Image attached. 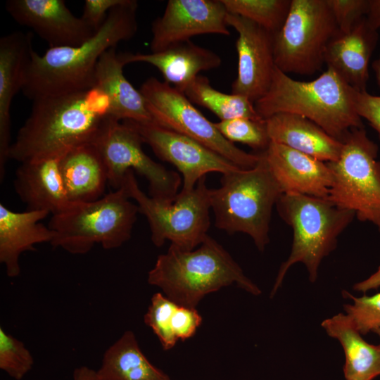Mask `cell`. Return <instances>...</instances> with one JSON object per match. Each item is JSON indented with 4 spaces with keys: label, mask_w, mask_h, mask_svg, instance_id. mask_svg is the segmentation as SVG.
I'll list each match as a JSON object with an SVG mask.
<instances>
[{
    "label": "cell",
    "mask_w": 380,
    "mask_h": 380,
    "mask_svg": "<svg viewBox=\"0 0 380 380\" xmlns=\"http://www.w3.org/2000/svg\"><path fill=\"white\" fill-rule=\"evenodd\" d=\"M33 357L24 343L0 327V369L21 380L32 368Z\"/></svg>",
    "instance_id": "1f68e13d"
},
{
    "label": "cell",
    "mask_w": 380,
    "mask_h": 380,
    "mask_svg": "<svg viewBox=\"0 0 380 380\" xmlns=\"http://www.w3.org/2000/svg\"><path fill=\"white\" fill-rule=\"evenodd\" d=\"M338 30L346 33L367 16L369 0H327Z\"/></svg>",
    "instance_id": "836d02e7"
},
{
    "label": "cell",
    "mask_w": 380,
    "mask_h": 380,
    "mask_svg": "<svg viewBox=\"0 0 380 380\" xmlns=\"http://www.w3.org/2000/svg\"><path fill=\"white\" fill-rule=\"evenodd\" d=\"M276 206L281 218L291 227L293 237L291 253L279 268L271 297L296 262L305 265L310 281L315 282L322 259L336 248L338 236L355 216L327 198L299 194H282Z\"/></svg>",
    "instance_id": "8992f818"
},
{
    "label": "cell",
    "mask_w": 380,
    "mask_h": 380,
    "mask_svg": "<svg viewBox=\"0 0 380 380\" xmlns=\"http://www.w3.org/2000/svg\"><path fill=\"white\" fill-rule=\"evenodd\" d=\"M380 287V266L376 272L372 274L367 279L356 283L353 286V289L357 291L367 292L372 289H377Z\"/></svg>",
    "instance_id": "74e56055"
},
{
    "label": "cell",
    "mask_w": 380,
    "mask_h": 380,
    "mask_svg": "<svg viewBox=\"0 0 380 380\" xmlns=\"http://www.w3.org/2000/svg\"><path fill=\"white\" fill-rule=\"evenodd\" d=\"M32 32H13L0 39V179H4L11 145V106L22 90L34 51Z\"/></svg>",
    "instance_id": "e0dca14e"
},
{
    "label": "cell",
    "mask_w": 380,
    "mask_h": 380,
    "mask_svg": "<svg viewBox=\"0 0 380 380\" xmlns=\"http://www.w3.org/2000/svg\"><path fill=\"white\" fill-rule=\"evenodd\" d=\"M367 18L371 25L380 31V0H369V8Z\"/></svg>",
    "instance_id": "f35d334b"
},
{
    "label": "cell",
    "mask_w": 380,
    "mask_h": 380,
    "mask_svg": "<svg viewBox=\"0 0 380 380\" xmlns=\"http://www.w3.org/2000/svg\"><path fill=\"white\" fill-rule=\"evenodd\" d=\"M126 0H86L82 18L95 32L105 23L109 12Z\"/></svg>",
    "instance_id": "d590c367"
},
{
    "label": "cell",
    "mask_w": 380,
    "mask_h": 380,
    "mask_svg": "<svg viewBox=\"0 0 380 380\" xmlns=\"http://www.w3.org/2000/svg\"><path fill=\"white\" fill-rule=\"evenodd\" d=\"M355 106L358 115L376 130L380 141V96L372 95L367 90L357 91Z\"/></svg>",
    "instance_id": "8d00e7d4"
},
{
    "label": "cell",
    "mask_w": 380,
    "mask_h": 380,
    "mask_svg": "<svg viewBox=\"0 0 380 380\" xmlns=\"http://www.w3.org/2000/svg\"><path fill=\"white\" fill-rule=\"evenodd\" d=\"M374 332H375L376 334H377L379 335V338H380V329L376 330ZM379 345H380V344H379Z\"/></svg>",
    "instance_id": "b9f144b4"
},
{
    "label": "cell",
    "mask_w": 380,
    "mask_h": 380,
    "mask_svg": "<svg viewBox=\"0 0 380 380\" xmlns=\"http://www.w3.org/2000/svg\"><path fill=\"white\" fill-rule=\"evenodd\" d=\"M6 10L15 22L46 41L49 48L77 46L95 33L63 0H8Z\"/></svg>",
    "instance_id": "2e32d148"
},
{
    "label": "cell",
    "mask_w": 380,
    "mask_h": 380,
    "mask_svg": "<svg viewBox=\"0 0 380 380\" xmlns=\"http://www.w3.org/2000/svg\"><path fill=\"white\" fill-rule=\"evenodd\" d=\"M184 94L191 103L206 108L220 120L236 118L263 119L257 113L254 103L248 98L216 90L210 85L209 80L203 75H198L187 86Z\"/></svg>",
    "instance_id": "83f0119b"
},
{
    "label": "cell",
    "mask_w": 380,
    "mask_h": 380,
    "mask_svg": "<svg viewBox=\"0 0 380 380\" xmlns=\"http://www.w3.org/2000/svg\"><path fill=\"white\" fill-rule=\"evenodd\" d=\"M372 67L375 75L376 84L380 89V54L379 57L373 61Z\"/></svg>",
    "instance_id": "60d3db41"
},
{
    "label": "cell",
    "mask_w": 380,
    "mask_h": 380,
    "mask_svg": "<svg viewBox=\"0 0 380 380\" xmlns=\"http://www.w3.org/2000/svg\"><path fill=\"white\" fill-rule=\"evenodd\" d=\"M143 143L130 121L120 123L113 118L108 121L94 144L106 164L108 184L119 189L127 171L132 170L147 179L150 196L172 201L179 193L180 175L147 156L142 149Z\"/></svg>",
    "instance_id": "7c38bea8"
},
{
    "label": "cell",
    "mask_w": 380,
    "mask_h": 380,
    "mask_svg": "<svg viewBox=\"0 0 380 380\" xmlns=\"http://www.w3.org/2000/svg\"><path fill=\"white\" fill-rule=\"evenodd\" d=\"M227 25L239 34L236 42L238 55L237 75L232 93L255 103L268 91L276 68L274 35L258 24L227 13Z\"/></svg>",
    "instance_id": "5bb4252c"
},
{
    "label": "cell",
    "mask_w": 380,
    "mask_h": 380,
    "mask_svg": "<svg viewBox=\"0 0 380 380\" xmlns=\"http://www.w3.org/2000/svg\"><path fill=\"white\" fill-rule=\"evenodd\" d=\"M338 31L327 0H291L274 37L276 67L286 74L303 75L321 70L327 47Z\"/></svg>",
    "instance_id": "30bf717a"
},
{
    "label": "cell",
    "mask_w": 380,
    "mask_h": 380,
    "mask_svg": "<svg viewBox=\"0 0 380 380\" xmlns=\"http://www.w3.org/2000/svg\"><path fill=\"white\" fill-rule=\"evenodd\" d=\"M345 298L353 300V304L344 305V310L353 326L362 335L380 329V293L373 296L364 295L357 298L343 291Z\"/></svg>",
    "instance_id": "d6a6232c"
},
{
    "label": "cell",
    "mask_w": 380,
    "mask_h": 380,
    "mask_svg": "<svg viewBox=\"0 0 380 380\" xmlns=\"http://www.w3.org/2000/svg\"><path fill=\"white\" fill-rule=\"evenodd\" d=\"M221 0H169L152 23L151 52H158L203 34L229 35Z\"/></svg>",
    "instance_id": "9a60e30c"
},
{
    "label": "cell",
    "mask_w": 380,
    "mask_h": 380,
    "mask_svg": "<svg viewBox=\"0 0 380 380\" xmlns=\"http://www.w3.org/2000/svg\"><path fill=\"white\" fill-rule=\"evenodd\" d=\"M378 39V30L365 16L350 32H337L327 47L324 64L355 90L366 91L369 60Z\"/></svg>",
    "instance_id": "d6986e66"
},
{
    "label": "cell",
    "mask_w": 380,
    "mask_h": 380,
    "mask_svg": "<svg viewBox=\"0 0 380 380\" xmlns=\"http://www.w3.org/2000/svg\"><path fill=\"white\" fill-rule=\"evenodd\" d=\"M129 121V120H128ZM161 160L173 165L182 175V190H192L210 172L222 175L241 169L198 141L155 122L130 121Z\"/></svg>",
    "instance_id": "4fadbf2b"
},
{
    "label": "cell",
    "mask_w": 380,
    "mask_h": 380,
    "mask_svg": "<svg viewBox=\"0 0 380 380\" xmlns=\"http://www.w3.org/2000/svg\"><path fill=\"white\" fill-rule=\"evenodd\" d=\"M61 157L23 163L17 169L13 185L27 210L55 215L70 203L60 170Z\"/></svg>",
    "instance_id": "44dd1931"
},
{
    "label": "cell",
    "mask_w": 380,
    "mask_h": 380,
    "mask_svg": "<svg viewBox=\"0 0 380 380\" xmlns=\"http://www.w3.org/2000/svg\"><path fill=\"white\" fill-rule=\"evenodd\" d=\"M122 186L129 198L136 201L139 213L146 216L156 246H162L169 240L184 251H192L208 236L211 204L205 177L192 190H181L172 201L147 196L139 188L132 170L125 175Z\"/></svg>",
    "instance_id": "ba28073f"
},
{
    "label": "cell",
    "mask_w": 380,
    "mask_h": 380,
    "mask_svg": "<svg viewBox=\"0 0 380 380\" xmlns=\"http://www.w3.org/2000/svg\"><path fill=\"white\" fill-rule=\"evenodd\" d=\"M139 91L155 123L184 134L207 146L241 169H251L261 154L247 153L224 137L186 96L168 83L148 78Z\"/></svg>",
    "instance_id": "8fae6325"
},
{
    "label": "cell",
    "mask_w": 380,
    "mask_h": 380,
    "mask_svg": "<svg viewBox=\"0 0 380 380\" xmlns=\"http://www.w3.org/2000/svg\"><path fill=\"white\" fill-rule=\"evenodd\" d=\"M73 380H100L96 371L87 367L81 366L75 369Z\"/></svg>",
    "instance_id": "ab89813d"
},
{
    "label": "cell",
    "mask_w": 380,
    "mask_h": 380,
    "mask_svg": "<svg viewBox=\"0 0 380 380\" xmlns=\"http://www.w3.org/2000/svg\"><path fill=\"white\" fill-rule=\"evenodd\" d=\"M96 372L100 380H170L148 361L132 331L107 348Z\"/></svg>",
    "instance_id": "4316f807"
},
{
    "label": "cell",
    "mask_w": 380,
    "mask_h": 380,
    "mask_svg": "<svg viewBox=\"0 0 380 380\" xmlns=\"http://www.w3.org/2000/svg\"><path fill=\"white\" fill-rule=\"evenodd\" d=\"M115 48L107 50L99 58L95 72V87L108 96L113 119L153 122L144 96L124 75L125 65Z\"/></svg>",
    "instance_id": "cb8c5ba5"
},
{
    "label": "cell",
    "mask_w": 380,
    "mask_h": 380,
    "mask_svg": "<svg viewBox=\"0 0 380 380\" xmlns=\"http://www.w3.org/2000/svg\"><path fill=\"white\" fill-rule=\"evenodd\" d=\"M251 169H239L222 175L221 185L210 189L215 225L229 234L249 235L259 251L270 241L273 206L282 192L264 156Z\"/></svg>",
    "instance_id": "5b68a950"
},
{
    "label": "cell",
    "mask_w": 380,
    "mask_h": 380,
    "mask_svg": "<svg viewBox=\"0 0 380 380\" xmlns=\"http://www.w3.org/2000/svg\"><path fill=\"white\" fill-rule=\"evenodd\" d=\"M148 282L160 288L177 305L193 308L206 294L233 283L252 294L261 293L229 253L209 236L195 251L171 244L166 253L158 257Z\"/></svg>",
    "instance_id": "277c9868"
},
{
    "label": "cell",
    "mask_w": 380,
    "mask_h": 380,
    "mask_svg": "<svg viewBox=\"0 0 380 380\" xmlns=\"http://www.w3.org/2000/svg\"><path fill=\"white\" fill-rule=\"evenodd\" d=\"M49 214L41 210L15 212L0 204V262L8 277L20 274L19 258L23 252L53 240V230L39 222Z\"/></svg>",
    "instance_id": "7402d4cb"
},
{
    "label": "cell",
    "mask_w": 380,
    "mask_h": 380,
    "mask_svg": "<svg viewBox=\"0 0 380 380\" xmlns=\"http://www.w3.org/2000/svg\"><path fill=\"white\" fill-rule=\"evenodd\" d=\"M202 322V317L195 308L177 305L172 319V329L175 338L184 341L191 337Z\"/></svg>",
    "instance_id": "e575fe53"
},
{
    "label": "cell",
    "mask_w": 380,
    "mask_h": 380,
    "mask_svg": "<svg viewBox=\"0 0 380 380\" xmlns=\"http://www.w3.org/2000/svg\"><path fill=\"white\" fill-rule=\"evenodd\" d=\"M357 90L327 68L316 79L299 81L275 68L267 92L255 103L263 119L279 113L299 115L342 141L353 128H364L356 112Z\"/></svg>",
    "instance_id": "3957f363"
},
{
    "label": "cell",
    "mask_w": 380,
    "mask_h": 380,
    "mask_svg": "<svg viewBox=\"0 0 380 380\" xmlns=\"http://www.w3.org/2000/svg\"><path fill=\"white\" fill-rule=\"evenodd\" d=\"M120 54L125 65L141 62L156 67L165 82L183 93L200 72L217 68L222 63L216 53L198 46L191 40L158 52Z\"/></svg>",
    "instance_id": "ffe728a7"
},
{
    "label": "cell",
    "mask_w": 380,
    "mask_h": 380,
    "mask_svg": "<svg viewBox=\"0 0 380 380\" xmlns=\"http://www.w3.org/2000/svg\"><path fill=\"white\" fill-rule=\"evenodd\" d=\"M60 170L70 202L98 200L108 183L106 164L94 144L77 146L63 155Z\"/></svg>",
    "instance_id": "d4e9b609"
},
{
    "label": "cell",
    "mask_w": 380,
    "mask_h": 380,
    "mask_svg": "<svg viewBox=\"0 0 380 380\" xmlns=\"http://www.w3.org/2000/svg\"><path fill=\"white\" fill-rule=\"evenodd\" d=\"M137 7V1L126 0L113 8L103 25L81 45L49 48L43 55L34 51L23 93L34 101L94 87L103 53L136 34Z\"/></svg>",
    "instance_id": "7a4b0ae2"
},
{
    "label": "cell",
    "mask_w": 380,
    "mask_h": 380,
    "mask_svg": "<svg viewBox=\"0 0 380 380\" xmlns=\"http://www.w3.org/2000/svg\"><path fill=\"white\" fill-rule=\"evenodd\" d=\"M263 154L282 194L328 198L333 175L327 163L274 141Z\"/></svg>",
    "instance_id": "ac0fdd59"
},
{
    "label": "cell",
    "mask_w": 380,
    "mask_h": 380,
    "mask_svg": "<svg viewBox=\"0 0 380 380\" xmlns=\"http://www.w3.org/2000/svg\"><path fill=\"white\" fill-rule=\"evenodd\" d=\"M271 141L283 144L325 163L336 160L343 142L299 115L279 113L265 119Z\"/></svg>",
    "instance_id": "603a6c76"
},
{
    "label": "cell",
    "mask_w": 380,
    "mask_h": 380,
    "mask_svg": "<svg viewBox=\"0 0 380 380\" xmlns=\"http://www.w3.org/2000/svg\"><path fill=\"white\" fill-rule=\"evenodd\" d=\"M338 158L327 163L333 183L327 199L351 210L362 222H369L380 232V161L378 145L364 128L350 129L342 140Z\"/></svg>",
    "instance_id": "9c48e42d"
},
{
    "label": "cell",
    "mask_w": 380,
    "mask_h": 380,
    "mask_svg": "<svg viewBox=\"0 0 380 380\" xmlns=\"http://www.w3.org/2000/svg\"><path fill=\"white\" fill-rule=\"evenodd\" d=\"M215 125L221 134L231 142L246 144L258 153L266 151L270 143L265 119L236 118L220 120Z\"/></svg>",
    "instance_id": "f546056e"
},
{
    "label": "cell",
    "mask_w": 380,
    "mask_h": 380,
    "mask_svg": "<svg viewBox=\"0 0 380 380\" xmlns=\"http://www.w3.org/2000/svg\"><path fill=\"white\" fill-rule=\"evenodd\" d=\"M321 325L343 348L346 380H373L380 375V345L365 341L347 315L339 313L324 319Z\"/></svg>",
    "instance_id": "484cf974"
},
{
    "label": "cell",
    "mask_w": 380,
    "mask_h": 380,
    "mask_svg": "<svg viewBox=\"0 0 380 380\" xmlns=\"http://www.w3.org/2000/svg\"><path fill=\"white\" fill-rule=\"evenodd\" d=\"M129 199L122 186L94 201L70 202L52 215L50 243L76 255L87 253L96 243L105 249L121 246L130 239L139 213Z\"/></svg>",
    "instance_id": "52a82bcc"
},
{
    "label": "cell",
    "mask_w": 380,
    "mask_h": 380,
    "mask_svg": "<svg viewBox=\"0 0 380 380\" xmlns=\"http://www.w3.org/2000/svg\"><path fill=\"white\" fill-rule=\"evenodd\" d=\"M110 112L108 96L96 87L35 99L11 143L8 159L23 163L61 157L77 146L95 144L112 118Z\"/></svg>",
    "instance_id": "6da1fadb"
},
{
    "label": "cell",
    "mask_w": 380,
    "mask_h": 380,
    "mask_svg": "<svg viewBox=\"0 0 380 380\" xmlns=\"http://www.w3.org/2000/svg\"><path fill=\"white\" fill-rule=\"evenodd\" d=\"M177 304L160 293L153 294L146 313L145 324L151 328L164 350L173 348L177 339L172 329V319Z\"/></svg>",
    "instance_id": "4dcf8cb0"
},
{
    "label": "cell",
    "mask_w": 380,
    "mask_h": 380,
    "mask_svg": "<svg viewBox=\"0 0 380 380\" xmlns=\"http://www.w3.org/2000/svg\"><path fill=\"white\" fill-rule=\"evenodd\" d=\"M227 13L246 18L274 35L288 15L291 0H221Z\"/></svg>",
    "instance_id": "f1b7e54d"
}]
</instances>
